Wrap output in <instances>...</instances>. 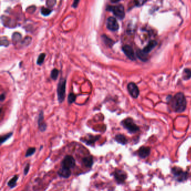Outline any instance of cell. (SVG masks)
I'll list each match as a JSON object with an SVG mask.
<instances>
[{
	"mask_svg": "<svg viewBox=\"0 0 191 191\" xmlns=\"http://www.w3.org/2000/svg\"><path fill=\"white\" fill-rule=\"evenodd\" d=\"M170 105L173 111L175 112L181 113L185 111L187 105L185 95L182 92L176 94L171 99Z\"/></svg>",
	"mask_w": 191,
	"mask_h": 191,
	"instance_id": "1",
	"label": "cell"
},
{
	"mask_svg": "<svg viewBox=\"0 0 191 191\" xmlns=\"http://www.w3.org/2000/svg\"><path fill=\"white\" fill-rule=\"evenodd\" d=\"M66 79L65 78L61 77L57 85V97L58 101L60 103H62L65 99L66 97Z\"/></svg>",
	"mask_w": 191,
	"mask_h": 191,
	"instance_id": "2",
	"label": "cell"
},
{
	"mask_svg": "<svg viewBox=\"0 0 191 191\" xmlns=\"http://www.w3.org/2000/svg\"><path fill=\"white\" fill-rule=\"evenodd\" d=\"M106 10L113 12V13L117 17V18L122 20L125 17V12L124 6L122 4H118L116 5L107 6Z\"/></svg>",
	"mask_w": 191,
	"mask_h": 191,
	"instance_id": "3",
	"label": "cell"
},
{
	"mask_svg": "<svg viewBox=\"0 0 191 191\" xmlns=\"http://www.w3.org/2000/svg\"><path fill=\"white\" fill-rule=\"evenodd\" d=\"M121 124L126 129L128 130L129 133H135L139 130V127L131 118H127L124 119L122 121Z\"/></svg>",
	"mask_w": 191,
	"mask_h": 191,
	"instance_id": "4",
	"label": "cell"
},
{
	"mask_svg": "<svg viewBox=\"0 0 191 191\" xmlns=\"http://www.w3.org/2000/svg\"><path fill=\"white\" fill-rule=\"evenodd\" d=\"M76 166V161L71 155H66L61 161V166L69 169H73Z\"/></svg>",
	"mask_w": 191,
	"mask_h": 191,
	"instance_id": "5",
	"label": "cell"
},
{
	"mask_svg": "<svg viewBox=\"0 0 191 191\" xmlns=\"http://www.w3.org/2000/svg\"><path fill=\"white\" fill-rule=\"evenodd\" d=\"M113 175L118 184L124 183L127 177L126 172L121 169H116L115 171L113 173Z\"/></svg>",
	"mask_w": 191,
	"mask_h": 191,
	"instance_id": "6",
	"label": "cell"
},
{
	"mask_svg": "<svg viewBox=\"0 0 191 191\" xmlns=\"http://www.w3.org/2000/svg\"><path fill=\"white\" fill-rule=\"evenodd\" d=\"M172 173L179 182L185 180L187 178V173L185 172L179 168L174 167L172 169Z\"/></svg>",
	"mask_w": 191,
	"mask_h": 191,
	"instance_id": "7",
	"label": "cell"
},
{
	"mask_svg": "<svg viewBox=\"0 0 191 191\" xmlns=\"http://www.w3.org/2000/svg\"><path fill=\"white\" fill-rule=\"evenodd\" d=\"M107 28L111 31H116L119 29V24L117 19L110 16L107 20Z\"/></svg>",
	"mask_w": 191,
	"mask_h": 191,
	"instance_id": "8",
	"label": "cell"
},
{
	"mask_svg": "<svg viewBox=\"0 0 191 191\" xmlns=\"http://www.w3.org/2000/svg\"><path fill=\"white\" fill-rule=\"evenodd\" d=\"M127 89L128 91L129 92L130 95L134 98H137L139 94L140 91L138 89V86L136 85L133 82H130L127 85Z\"/></svg>",
	"mask_w": 191,
	"mask_h": 191,
	"instance_id": "9",
	"label": "cell"
},
{
	"mask_svg": "<svg viewBox=\"0 0 191 191\" xmlns=\"http://www.w3.org/2000/svg\"><path fill=\"white\" fill-rule=\"evenodd\" d=\"M124 53L129 59L132 61L136 60V55L132 48L129 45H124L122 48Z\"/></svg>",
	"mask_w": 191,
	"mask_h": 191,
	"instance_id": "10",
	"label": "cell"
},
{
	"mask_svg": "<svg viewBox=\"0 0 191 191\" xmlns=\"http://www.w3.org/2000/svg\"><path fill=\"white\" fill-rule=\"evenodd\" d=\"M44 113H43V111H40L39 114V116L38 118V124L39 129L42 132H44L47 128V123L44 121Z\"/></svg>",
	"mask_w": 191,
	"mask_h": 191,
	"instance_id": "11",
	"label": "cell"
},
{
	"mask_svg": "<svg viewBox=\"0 0 191 191\" xmlns=\"http://www.w3.org/2000/svg\"><path fill=\"white\" fill-rule=\"evenodd\" d=\"M100 136H92L90 135L86 139H84V140L81 139V140L82 142H85L87 145L94 146L95 145V142L98 140Z\"/></svg>",
	"mask_w": 191,
	"mask_h": 191,
	"instance_id": "12",
	"label": "cell"
},
{
	"mask_svg": "<svg viewBox=\"0 0 191 191\" xmlns=\"http://www.w3.org/2000/svg\"><path fill=\"white\" fill-rule=\"evenodd\" d=\"M58 175L63 178H68L71 175V169L61 166L57 172Z\"/></svg>",
	"mask_w": 191,
	"mask_h": 191,
	"instance_id": "13",
	"label": "cell"
},
{
	"mask_svg": "<svg viewBox=\"0 0 191 191\" xmlns=\"http://www.w3.org/2000/svg\"><path fill=\"white\" fill-rule=\"evenodd\" d=\"M82 161L85 167L87 168H91L94 164L93 156L91 155H88L82 158Z\"/></svg>",
	"mask_w": 191,
	"mask_h": 191,
	"instance_id": "14",
	"label": "cell"
},
{
	"mask_svg": "<svg viewBox=\"0 0 191 191\" xmlns=\"http://www.w3.org/2000/svg\"><path fill=\"white\" fill-rule=\"evenodd\" d=\"M150 148L148 147H145V146L141 147L138 150V156L142 159L147 158L148 156L150 155Z\"/></svg>",
	"mask_w": 191,
	"mask_h": 191,
	"instance_id": "15",
	"label": "cell"
},
{
	"mask_svg": "<svg viewBox=\"0 0 191 191\" xmlns=\"http://www.w3.org/2000/svg\"><path fill=\"white\" fill-rule=\"evenodd\" d=\"M101 38L102 39L103 42L109 48L112 47L113 45H114V44L115 43V42H114L109 37H108L107 36H106L105 34L102 35L101 36Z\"/></svg>",
	"mask_w": 191,
	"mask_h": 191,
	"instance_id": "16",
	"label": "cell"
},
{
	"mask_svg": "<svg viewBox=\"0 0 191 191\" xmlns=\"http://www.w3.org/2000/svg\"><path fill=\"white\" fill-rule=\"evenodd\" d=\"M114 140L118 143H120L121 145H126L128 142V140H127V138L126 137V136L123 135L122 134H118V135H117L114 137Z\"/></svg>",
	"mask_w": 191,
	"mask_h": 191,
	"instance_id": "17",
	"label": "cell"
},
{
	"mask_svg": "<svg viewBox=\"0 0 191 191\" xmlns=\"http://www.w3.org/2000/svg\"><path fill=\"white\" fill-rule=\"evenodd\" d=\"M157 45V42L155 40H151L148 45L142 50L145 53L148 54L154 48V47Z\"/></svg>",
	"mask_w": 191,
	"mask_h": 191,
	"instance_id": "18",
	"label": "cell"
},
{
	"mask_svg": "<svg viewBox=\"0 0 191 191\" xmlns=\"http://www.w3.org/2000/svg\"><path fill=\"white\" fill-rule=\"evenodd\" d=\"M18 175H14L12 178L7 183V185L11 188H13L16 187L17 185V180L18 179Z\"/></svg>",
	"mask_w": 191,
	"mask_h": 191,
	"instance_id": "19",
	"label": "cell"
},
{
	"mask_svg": "<svg viewBox=\"0 0 191 191\" xmlns=\"http://www.w3.org/2000/svg\"><path fill=\"white\" fill-rule=\"evenodd\" d=\"M137 56L143 61L148 60V54L145 53L143 50H138L137 52Z\"/></svg>",
	"mask_w": 191,
	"mask_h": 191,
	"instance_id": "20",
	"label": "cell"
},
{
	"mask_svg": "<svg viewBox=\"0 0 191 191\" xmlns=\"http://www.w3.org/2000/svg\"><path fill=\"white\" fill-rule=\"evenodd\" d=\"M191 77V70L189 68H185L183 72V78L185 80H189Z\"/></svg>",
	"mask_w": 191,
	"mask_h": 191,
	"instance_id": "21",
	"label": "cell"
},
{
	"mask_svg": "<svg viewBox=\"0 0 191 191\" xmlns=\"http://www.w3.org/2000/svg\"><path fill=\"white\" fill-rule=\"evenodd\" d=\"M21 38H22L21 35L18 32H15L12 34V40L14 43H18L19 40L21 39Z\"/></svg>",
	"mask_w": 191,
	"mask_h": 191,
	"instance_id": "22",
	"label": "cell"
},
{
	"mask_svg": "<svg viewBox=\"0 0 191 191\" xmlns=\"http://www.w3.org/2000/svg\"><path fill=\"white\" fill-rule=\"evenodd\" d=\"M12 135H13L12 132H9V133H6L4 135L1 136V139H0L1 143L2 144L4 142H5L8 139H9L12 136Z\"/></svg>",
	"mask_w": 191,
	"mask_h": 191,
	"instance_id": "23",
	"label": "cell"
},
{
	"mask_svg": "<svg viewBox=\"0 0 191 191\" xmlns=\"http://www.w3.org/2000/svg\"><path fill=\"white\" fill-rule=\"evenodd\" d=\"M59 71L57 68H54L50 72V77L52 80H56L58 77Z\"/></svg>",
	"mask_w": 191,
	"mask_h": 191,
	"instance_id": "24",
	"label": "cell"
},
{
	"mask_svg": "<svg viewBox=\"0 0 191 191\" xmlns=\"http://www.w3.org/2000/svg\"><path fill=\"white\" fill-rule=\"evenodd\" d=\"M45 55H46L44 53H42L39 55L37 60V64L38 65H42L43 64L45 60Z\"/></svg>",
	"mask_w": 191,
	"mask_h": 191,
	"instance_id": "25",
	"label": "cell"
},
{
	"mask_svg": "<svg viewBox=\"0 0 191 191\" xmlns=\"http://www.w3.org/2000/svg\"><path fill=\"white\" fill-rule=\"evenodd\" d=\"M36 151V148L34 147H31L27 149L26 153H25V157L28 158L32 156Z\"/></svg>",
	"mask_w": 191,
	"mask_h": 191,
	"instance_id": "26",
	"label": "cell"
},
{
	"mask_svg": "<svg viewBox=\"0 0 191 191\" xmlns=\"http://www.w3.org/2000/svg\"><path fill=\"white\" fill-rule=\"evenodd\" d=\"M52 12V10L49 9L48 8H45L44 7H42L40 9V12L42 15L45 16H47L50 14V13Z\"/></svg>",
	"mask_w": 191,
	"mask_h": 191,
	"instance_id": "27",
	"label": "cell"
},
{
	"mask_svg": "<svg viewBox=\"0 0 191 191\" xmlns=\"http://www.w3.org/2000/svg\"><path fill=\"white\" fill-rule=\"evenodd\" d=\"M76 98V95L73 92H70L68 95L67 100L68 104H71L75 102Z\"/></svg>",
	"mask_w": 191,
	"mask_h": 191,
	"instance_id": "28",
	"label": "cell"
},
{
	"mask_svg": "<svg viewBox=\"0 0 191 191\" xmlns=\"http://www.w3.org/2000/svg\"><path fill=\"white\" fill-rule=\"evenodd\" d=\"M31 38L30 37H25L24 39V40L21 42L22 44H25L26 45H28V44H29L31 42Z\"/></svg>",
	"mask_w": 191,
	"mask_h": 191,
	"instance_id": "29",
	"label": "cell"
},
{
	"mask_svg": "<svg viewBox=\"0 0 191 191\" xmlns=\"http://www.w3.org/2000/svg\"><path fill=\"white\" fill-rule=\"evenodd\" d=\"M55 3H56V1H54V0H49V1H46L47 6L49 7H53L55 6Z\"/></svg>",
	"mask_w": 191,
	"mask_h": 191,
	"instance_id": "30",
	"label": "cell"
},
{
	"mask_svg": "<svg viewBox=\"0 0 191 191\" xmlns=\"http://www.w3.org/2000/svg\"><path fill=\"white\" fill-rule=\"evenodd\" d=\"M30 170V164H27L26 165V166L25 167L24 169V174L25 175H27L28 173L29 172Z\"/></svg>",
	"mask_w": 191,
	"mask_h": 191,
	"instance_id": "31",
	"label": "cell"
},
{
	"mask_svg": "<svg viewBox=\"0 0 191 191\" xmlns=\"http://www.w3.org/2000/svg\"><path fill=\"white\" fill-rule=\"evenodd\" d=\"M1 45H5L7 47L9 44V42L7 40H1Z\"/></svg>",
	"mask_w": 191,
	"mask_h": 191,
	"instance_id": "32",
	"label": "cell"
},
{
	"mask_svg": "<svg viewBox=\"0 0 191 191\" xmlns=\"http://www.w3.org/2000/svg\"><path fill=\"white\" fill-rule=\"evenodd\" d=\"M79 2H80V1H77V0L74 1L73 4H72V7L73 8L76 9V7H77L78 4H79Z\"/></svg>",
	"mask_w": 191,
	"mask_h": 191,
	"instance_id": "33",
	"label": "cell"
},
{
	"mask_svg": "<svg viewBox=\"0 0 191 191\" xmlns=\"http://www.w3.org/2000/svg\"><path fill=\"white\" fill-rule=\"evenodd\" d=\"M5 99V94H2L1 95V101L2 102L3 100H4Z\"/></svg>",
	"mask_w": 191,
	"mask_h": 191,
	"instance_id": "34",
	"label": "cell"
}]
</instances>
